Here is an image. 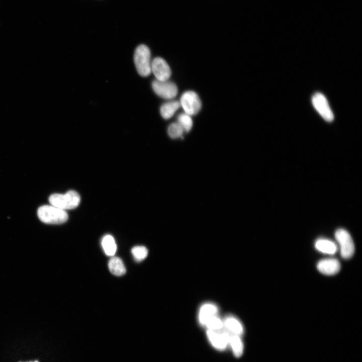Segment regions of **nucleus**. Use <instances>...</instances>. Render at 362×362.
<instances>
[{
    "mask_svg": "<svg viewBox=\"0 0 362 362\" xmlns=\"http://www.w3.org/2000/svg\"><path fill=\"white\" fill-rule=\"evenodd\" d=\"M37 216L42 222L49 224H62L68 219L65 210L51 205L40 207L37 210Z\"/></svg>",
    "mask_w": 362,
    "mask_h": 362,
    "instance_id": "1",
    "label": "nucleus"
},
{
    "mask_svg": "<svg viewBox=\"0 0 362 362\" xmlns=\"http://www.w3.org/2000/svg\"><path fill=\"white\" fill-rule=\"evenodd\" d=\"M134 60L137 71L140 75L146 77L151 73V53L147 46L141 44L136 48Z\"/></svg>",
    "mask_w": 362,
    "mask_h": 362,
    "instance_id": "2",
    "label": "nucleus"
},
{
    "mask_svg": "<svg viewBox=\"0 0 362 362\" xmlns=\"http://www.w3.org/2000/svg\"><path fill=\"white\" fill-rule=\"evenodd\" d=\"M80 201L79 195L72 190L68 191L65 194H53L49 198L50 205L64 210L76 208Z\"/></svg>",
    "mask_w": 362,
    "mask_h": 362,
    "instance_id": "3",
    "label": "nucleus"
},
{
    "mask_svg": "<svg viewBox=\"0 0 362 362\" xmlns=\"http://www.w3.org/2000/svg\"><path fill=\"white\" fill-rule=\"evenodd\" d=\"M179 103L185 113L191 116L196 115L201 110L202 103L197 93L192 90L184 92Z\"/></svg>",
    "mask_w": 362,
    "mask_h": 362,
    "instance_id": "4",
    "label": "nucleus"
},
{
    "mask_svg": "<svg viewBox=\"0 0 362 362\" xmlns=\"http://www.w3.org/2000/svg\"><path fill=\"white\" fill-rule=\"evenodd\" d=\"M335 237L339 245L341 256L345 259L351 257L354 252V245L349 233L345 229H338Z\"/></svg>",
    "mask_w": 362,
    "mask_h": 362,
    "instance_id": "5",
    "label": "nucleus"
},
{
    "mask_svg": "<svg viewBox=\"0 0 362 362\" xmlns=\"http://www.w3.org/2000/svg\"><path fill=\"white\" fill-rule=\"evenodd\" d=\"M151 85L155 93L163 99H172L177 94V86L168 80L160 81L156 79L152 81Z\"/></svg>",
    "mask_w": 362,
    "mask_h": 362,
    "instance_id": "6",
    "label": "nucleus"
},
{
    "mask_svg": "<svg viewBox=\"0 0 362 362\" xmlns=\"http://www.w3.org/2000/svg\"><path fill=\"white\" fill-rule=\"evenodd\" d=\"M313 106L326 121L330 122L333 120L334 115L325 97L320 93H315L312 97Z\"/></svg>",
    "mask_w": 362,
    "mask_h": 362,
    "instance_id": "7",
    "label": "nucleus"
},
{
    "mask_svg": "<svg viewBox=\"0 0 362 362\" xmlns=\"http://www.w3.org/2000/svg\"><path fill=\"white\" fill-rule=\"evenodd\" d=\"M151 72L156 79L160 81L168 80L171 71L167 63L161 57H156L151 61Z\"/></svg>",
    "mask_w": 362,
    "mask_h": 362,
    "instance_id": "8",
    "label": "nucleus"
},
{
    "mask_svg": "<svg viewBox=\"0 0 362 362\" xmlns=\"http://www.w3.org/2000/svg\"><path fill=\"white\" fill-rule=\"evenodd\" d=\"M317 267L321 273L330 276L335 275L339 271L340 264L339 261L335 258H325L318 262Z\"/></svg>",
    "mask_w": 362,
    "mask_h": 362,
    "instance_id": "9",
    "label": "nucleus"
},
{
    "mask_svg": "<svg viewBox=\"0 0 362 362\" xmlns=\"http://www.w3.org/2000/svg\"><path fill=\"white\" fill-rule=\"evenodd\" d=\"M207 336L212 345L218 349H224L226 348L230 334L225 331L218 332L216 331L208 329L207 332Z\"/></svg>",
    "mask_w": 362,
    "mask_h": 362,
    "instance_id": "10",
    "label": "nucleus"
},
{
    "mask_svg": "<svg viewBox=\"0 0 362 362\" xmlns=\"http://www.w3.org/2000/svg\"><path fill=\"white\" fill-rule=\"evenodd\" d=\"M218 312L217 307L213 304L206 303L202 306L199 314L200 322L205 325L208 320L211 317L216 315Z\"/></svg>",
    "mask_w": 362,
    "mask_h": 362,
    "instance_id": "11",
    "label": "nucleus"
},
{
    "mask_svg": "<svg viewBox=\"0 0 362 362\" xmlns=\"http://www.w3.org/2000/svg\"><path fill=\"white\" fill-rule=\"evenodd\" d=\"M315 247L320 252L328 254H333L337 250L334 242L324 238L318 239L315 243Z\"/></svg>",
    "mask_w": 362,
    "mask_h": 362,
    "instance_id": "12",
    "label": "nucleus"
},
{
    "mask_svg": "<svg viewBox=\"0 0 362 362\" xmlns=\"http://www.w3.org/2000/svg\"><path fill=\"white\" fill-rule=\"evenodd\" d=\"M108 267L110 272L116 276L125 274L126 269L122 259L118 257H112L109 261Z\"/></svg>",
    "mask_w": 362,
    "mask_h": 362,
    "instance_id": "13",
    "label": "nucleus"
},
{
    "mask_svg": "<svg viewBox=\"0 0 362 362\" xmlns=\"http://www.w3.org/2000/svg\"><path fill=\"white\" fill-rule=\"evenodd\" d=\"M180 107V105L178 101H171L166 102L161 106L160 114L164 119H168L172 117Z\"/></svg>",
    "mask_w": 362,
    "mask_h": 362,
    "instance_id": "14",
    "label": "nucleus"
},
{
    "mask_svg": "<svg viewBox=\"0 0 362 362\" xmlns=\"http://www.w3.org/2000/svg\"><path fill=\"white\" fill-rule=\"evenodd\" d=\"M102 246L106 254L112 256L117 250V245L114 237L111 235H106L102 239Z\"/></svg>",
    "mask_w": 362,
    "mask_h": 362,
    "instance_id": "15",
    "label": "nucleus"
},
{
    "mask_svg": "<svg viewBox=\"0 0 362 362\" xmlns=\"http://www.w3.org/2000/svg\"><path fill=\"white\" fill-rule=\"evenodd\" d=\"M223 324L233 334L239 336L243 333V328L241 323L234 317L227 318Z\"/></svg>",
    "mask_w": 362,
    "mask_h": 362,
    "instance_id": "16",
    "label": "nucleus"
},
{
    "mask_svg": "<svg viewBox=\"0 0 362 362\" xmlns=\"http://www.w3.org/2000/svg\"><path fill=\"white\" fill-rule=\"evenodd\" d=\"M234 354L238 357L242 354L243 350V345L239 335H230L228 340Z\"/></svg>",
    "mask_w": 362,
    "mask_h": 362,
    "instance_id": "17",
    "label": "nucleus"
},
{
    "mask_svg": "<svg viewBox=\"0 0 362 362\" xmlns=\"http://www.w3.org/2000/svg\"><path fill=\"white\" fill-rule=\"evenodd\" d=\"M177 122L181 126L185 132H189L193 126V120L191 116L186 113L178 115Z\"/></svg>",
    "mask_w": 362,
    "mask_h": 362,
    "instance_id": "18",
    "label": "nucleus"
},
{
    "mask_svg": "<svg viewBox=\"0 0 362 362\" xmlns=\"http://www.w3.org/2000/svg\"><path fill=\"white\" fill-rule=\"evenodd\" d=\"M184 132L183 128L177 122L170 124L167 129L169 136L173 139L183 137Z\"/></svg>",
    "mask_w": 362,
    "mask_h": 362,
    "instance_id": "19",
    "label": "nucleus"
},
{
    "mask_svg": "<svg viewBox=\"0 0 362 362\" xmlns=\"http://www.w3.org/2000/svg\"><path fill=\"white\" fill-rule=\"evenodd\" d=\"M147 249L143 246H136L131 249V253L136 261H141L148 255Z\"/></svg>",
    "mask_w": 362,
    "mask_h": 362,
    "instance_id": "20",
    "label": "nucleus"
},
{
    "mask_svg": "<svg viewBox=\"0 0 362 362\" xmlns=\"http://www.w3.org/2000/svg\"><path fill=\"white\" fill-rule=\"evenodd\" d=\"M223 325L224 324L221 320L215 315L208 320L205 326L210 330L217 331L222 329Z\"/></svg>",
    "mask_w": 362,
    "mask_h": 362,
    "instance_id": "21",
    "label": "nucleus"
},
{
    "mask_svg": "<svg viewBox=\"0 0 362 362\" xmlns=\"http://www.w3.org/2000/svg\"><path fill=\"white\" fill-rule=\"evenodd\" d=\"M29 362H38V361L35 360V361H29Z\"/></svg>",
    "mask_w": 362,
    "mask_h": 362,
    "instance_id": "22",
    "label": "nucleus"
}]
</instances>
